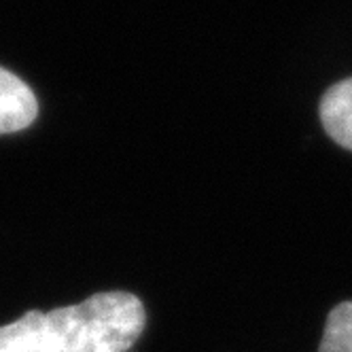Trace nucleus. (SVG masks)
I'll use <instances>...</instances> for the list:
<instances>
[{
    "label": "nucleus",
    "mask_w": 352,
    "mask_h": 352,
    "mask_svg": "<svg viewBox=\"0 0 352 352\" xmlns=\"http://www.w3.org/2000/svg\"><path fill=\"white\" fill-rule=\"evenodd\" d=\"M144 324L146 312L136 295L96 293L77 306L43 312L41 352H128Z\"/></svg>",
    "instance_id": "nucleus-1"
},
{
    "label": "nucleus",
    "mask_w": 352,
    "mask_h": 352,
    "mask_svg": "<svg viewBox=\"0 0 352 352\" xmlns=\"http://www.w3.org/2000/svg\"><path fill=\"white\" fill-rule=\"evenodd\" d=\"M36 113L38 102L32 89L13 72L0 68V134L28 128Z\"/></svg>",
    "instance_id": "nucleus-2"
},
{
    "label": "nucleus",
    "mask_w": 352,
    "mask_h": 352,
    "mask_svg": "<svg viewBox=\"0 0 352 352\" xmlns=\"http://www.w3.org/2000/svg\"><path fill=\"white\" fill-rule=\"evenodd\" d=\"M320 121L340 146L352 151V79L327 89L320 100Z\"/></svg>",
    "instance_id": "nucleus-3"
},
{
    "label": "nucleus",
    "mask_w": 352,
    "mask_h": 352,
    "mask_svg": "<svg viewBox=\"0 0 352 352\" xmlns=\"http://www.w3.org/2000/svg\"><path fill=\"white\" fill-rule=\"evenodd\" d=\"M41 310H30L15 322L0 327V352H41Z\"/></svg>",
    "instance_id": "nucleus-4"
},
{
    "label": "nucleus",
    "mask_w": 352,
    "mask_h": 352,
    "mask_svg": "<svg viewBox=\"0 0 352 352\" xmlns=\"http://www.w3.org/2000/svg\"><path fill=\"white\" fill-rule=\"evenodd\" d=\"M318 352H352V301H342L327 316Z\"/></svg>",
    "instance_id": "nucleus-5"
}]
</instances>
